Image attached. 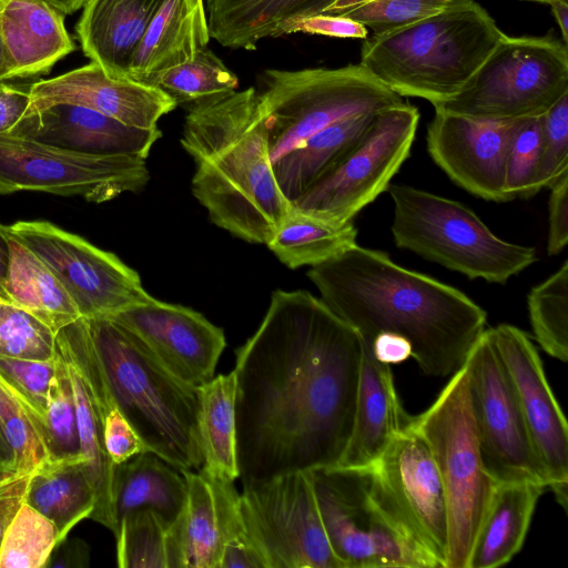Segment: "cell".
Instances as JSON below:
<instances>
[{
    "label": "cell",
    "instance_id": "1",
    "mask_svg": "<svg viewBox=\"0 0 568 568\" xmlns=\"http://www.w3.org/2000/svg\"><path fill=\"white\" fill-rule=\"evenodd\" d=\"M364 341L321 298L276 290L236 351L235 418L243 488L336 466L351 436Z\"/></svg>",
    "mask_w": 568,
    "mask_h": 568
},
{
    "label": "cell",
    "instance_id": "2",
    "mask_svg": "<svg viewBox=\"0 0 568 568\" xmlns=\"http://www.w3.org/2000/svg\"><path fill=\"white\" fill-rule=\"evenodd\" d=\"M321 300L371 342L382 332L405 337L430 376L453 375L486 329L487 314L465 293L354 244L311 266Z\"/></svg>",
    "mask_w": 568,
    "mask_h": 568
},
{
    "label": "cell",
    "instance_id": "3",
    "mask_svg": "<svg viewBox=\"0 0 568 568\" xmlns=\"http://www.w3.org/2000/svg\"><path fill=\"white\" fill-rule=\"evenodd\" d=\"M181 145L193 159L192 193L217 227L266 244L291 207L280 191L255 88L186 108Z\"/></svg>",
    "mask_w": 568,
    "mask_h": 568
},
{
    "label": "cell",
    "instance_id": "4",
    "mask_svg": "<svg viewBox=\"0 0 568 568\" xmlns=\"http://www.w3.org/2000/svg\"><path fill=\"white\" fill-rule=\"evenodd\" d=\"M503 33L475 0H450L432 17L364 39L359 64L398 95L434 105L468 83Z\"/></svg>",
    "mask_w": 568,
    "mask_h": 568
},
{
    "label": "cell",
    "instance_id": "5",
    "mask_svg": "<svg viewBox=\"0 0 568 568\" xmlns=\"http://www.w3.org/2000/svg\"><path fill=\"white\" fill-rule=\"evenodd\" d=\"M112 396L149 452L175 469H200L197 394L111 317L87 318Z\"/></svg>",
    "mask_w": 568,
    "mask_h": 568
},
{
    "label": "cell",
    "instance_id": "6",
    "mask_svg": "<svg viewBox=\"0 0 568 568\" xmlns=\"http://www.w3.org/2000/svg\"><path fill=\"white\" fill-rule=\"evenodd\" d=\"M331 548L343 568H442L373 467L308 471Z\"/></svg>",
    "mask_w": 568,
    "mask_h": 568
},
{
    "label": "cell",
    "instance_id": "7",
    "mask_svg": "<svg viewBox=\"0 0 568 568\" xmlns=\"http://www.w3.org/2000/svg\"><path fill=\"white\" fill-rule=\"evenodd\" d=\"M397 247L476 280L505 284L537 261L534 247L499 239L466 205L405 184H389Z\"/></svg>",
    "mask_w": 568,
    "mask_h": 568
},
{
    "label": "cell",
    "instance_id": "8",
    "mask_svg": "<svg viewBox=\"0 0 568 568\" xmlns=\"http://www.w3.org/2000/svg\"><path fill=\"white\" fill-rule=\"evenodd\" d=\"M407 426L427 444L447 503L446 568H467L471 547L496 483L486 473L478 446L467 359L435 402Z\"/></svg>",
    "mask_w": 568,
    "mask_h": 568
},
{
    "label": "cell",
    "instance_id": "9",
    "mask_svg": "<svg viewBox=\"0 0 568 568\" xmlns=\"http://www.w3.org/2000/svg\"><path fill=\"white\" fill-rule=\"evenodd\" d=\"M257 90L271 160L301 146L328 125L405 102L362 64L265 70Z\"/></svg>",
    "mask_w": 568,
    "mask_h": 568
},
{
    "label": "cell",
    "instance_id": "10",
    "mask_svg": "<svg viewBox=\"0 0 568 568\" xmlns=\"http://www.w3.org/2000/svg\"><path fill=\"white\" fill-rule=\"evenodd\" d=\"M568 93L567 44L554 36L510 37L495 49L468 83L435 111L508 121L545 113Z\"/></svg>",
    "mask_w": 568,
    "mask_h": 568
},
{
    "label": "cell",
    "instance_id": "11",
    "mask_svg": "<svg viewBox=\"0 0 568 568\" xmlns=\"http://www.w3.org/2000/svg\"><path fill=\"white\" fill-rule=\"evenodd\" d=\"M418 122V109L406 101L379 111L348 152L292 206L334 224L352 222L387 190L409 156Z\"/></svg>",
    "mask_w": 568,
    "mask_h": 568
},
{
    "label": "cell",
    "instance_id": "12",
    "mask_svg": "<svg viewBox=\"0 0 568 568\" xmlns=\"http://www.w3.org/2000/svg\"><path fill=\"white\" fill-rule=\"evenodd\" d=\"M149 181L146 159L140 156L89 154L0 134V194L33 191L103 203L140 192Z\"/></svg>",
    "mask_w": 568,
    "mask_h": 568
},
{
    "label": "cell",
    "instance_id": "13",
    "mask_svg": "<svg viewBox=\"0 0 568 568\" xmlns=\"http://www.w3.org/2000/svg\"><path fill=\"white\" fill-rule=\"evenodd\" d=\"M244 525L267 568H343L326 536L308 471L243 488Z\"/></svg>",
    "mask_w": 568,
    "mask_h": 568
},
{
    "label": "cell",
    "instance_id": "14",
    "mask_svg": "<svg viewBox=\"0 0 568 568\" xmlns=\"http://www.w3.org/2000/svg\"><path fill=\"white\" fill-rule=\"evenodd\" d=\"M7 227L59 278L81 317H111L153 298L135 270L77 234L48 221H18Z\"/></svg>",
    "mask_w": 568,
    "mask_h": 568
},
{
    "label": "cell",
    "instance_id": "15",
    "mask_svg": "<svg viewBox=\"0 0 568 568\" xmlns=\"http://www.w3.org/2000/svg\"><path fill=\"white\" fill-rule=\"evenodd\" d=\"M476 435L486 473L496 483H537L548 489L547 473L530 440L514 390L485 329L468 357Z\"/></svg>",
    "mask_w": 568,
    "mask_h": 568
},
{
    "label": "cell",
    "instance_id": "16",
    "mask_svg": "<svg viewBox=\"0 0 568 568\" xmlns=\"http://www.w3.org/2000/svg\"><path fill=\"white\" fill-rule=\"evenodd\" d=\"M557 503L568 505V426L530 337L510 324L488 328Z\"/></svg>",
    "mask_w": 568,
    "mask_h": 568
},
{
    "label": "cell",
    "instance_id": "17",
    "mask_svg": "<svg viewBox=\"0 0 568 568\" xmlns=\"http://www.w3.org/2000/svg\"><path fill=\"white\" fill-rule=\"evenodd\" d=\"M55 352L64 363L71 381L81 453L95 491V506L90 518L113 532L112 483L115 465L105 449L103 420L108 409L116 403L87 318L80 317L57 332Z\"/></svg>",
    "mask_w": 568,
    "mask_h": 568
},
{
    "label": "cell",
    "instance_id": "18",
    "mask_svg": "<svg viewBox=\"0 0 568 568\" xmlns=\"http://www.w3.org/2000/svg\"><path fill=\"white\" fill-rule=\"evenodd\" d=\"M111 318L183 383L196 388L214 377L226 346L225 334L193 308L153 297Z\"/></svg>",
    "mask_w": 568,
    "mask_h": 568
},
{
    "label": "cell",
    "instance_id": "19",
    "mask_svg": "<svg viewBox=\"0 0 568 568\" xmlns=\"http://www.w3.org/2000/svg\"><path fill=\"white\" fill-rule=\"evenodd\" d=\"M372 467L419 541L446 568V495L425 440L406 426Z\"/></svg>",
    "mask_w": 568,
    "mask_h": 568
},
{
    "label": "cell",
    "instance_id": "20",
    "mask_svg": "<svg viewBox=\"0 0 568 568\" xmlns=\"http://www.w3.org/2000/svg\"><path fill=\"white\" fill-rule=\"evenodd\" d=\"M515 120L493 121L435 111L427 128L434 162L467 192L486 201H509L506 161Z\"/></svg>",
    "mask_w": 568,
    "mask_h": 568
},
{
    "label": "cell",
    "instance_id": "21",
    "mask_svg": "<svg viewBox=\"0 0 568 568\" xmlns=\"http://www.w3.org/2000/svg\"><path fill=\"white\" fill-rule=\"evenodd\" d=\"M58 103L85 106L128 125L153 129L176 102L158 87L110 77L92 62L31 83L28 114Z\"/></svg>",
    "mask_w": 568,
    "mask_h": 568
},
{
    "label": "cell",
    "instance_id": "22",
    "mask_svg": "<svg viewBox=\"0 0 568 568\" xmlns=\"http://www.w3.org/2000/svg\"><path fill=\"white\" fill-rule=\"evenodd\" d=\"M71 151L146 159L162 136L159 128L128 125L92 109L58 103L24 115L9 132Z\"/></svg>",
    "mask_w": 568,
    "mask_h": 568
},
{
    "label": "cell",
    "instance_id": "23",
    "mask_svg": "<svg viewBox=\"0 0 568 568\" xmlns=\"http://www.w3.org/2000/svg\"><path fill=\"white\" fill-rule=\"evenodd\" d=\"M409 418L398 398L390 365L378 362L364 341L353 427L336 466L371 467Z\"/></svg>",
    "mask_w": 568,
    "mask_h": 568
},
{
    "label": "cell",
    "instance_id": "24",
    "mask_svg": "<svg viewBox=\"0 0 568 568\" xmlns=\"http://www.w3.org/2000/svg\"><path fill=\"white\" fill-rule=\"evenodd\" d=\"M164 0H85L75 26L87 58L110 77L128 79L139 44Z\"/></svg>",
    "mask_w": 568,
    "mask_h": 568
},
{
    "label": "cell",
    "instance_id": "25",
    "mask_svg": "<svg viewBox=\"0 0 568 568\" xmlns=\"http://www.w3.org/2000/svg\"><path fill=\"white\" fill-rule=\"evenodd\" d=\"M0 33L21 79L49 73L75 50L64 14L42 0H1Z\"/></svg>",
    "mask_w": 568,
    "mask_h": 568
},
{
    "label": "cell",
    "instance_id": "26",
    "mask_svg": "<svg viewBox=\"0 0 568 568\" xmlns=\"http://www.w3.org/2000/svg\"><path fill=\"white\" fill-rule=\"evenodd\" d=\"M210 39L204 0H164L132 58L128 79L153 85L162 72L207 48Z\"/></svg>",
    "mask_w": 568,
    "mask_h": 568
},
{
    "label": "cell",
    "instance_id": "27",
    "mask_svg": "<svg viewBox=\"0 0 568 568\" xmlns=\"http://www.w3.org/2000/svg\"><path fill=\"white\" fill-rule=\"evenodd\" d=\"M187 497L184 476L152 452L115 465L112 483L113 535L130 514L150 509L168 529L182 513Z\"/></svg>",
    "mask_w": 568,
    "mask_h": 568
},
{
    "label": "cell",
    "instance_id": "28",
    "mask_svg": "<svg viewBox=\"0 0 568 568\" xmlns=\"http://www.w3.org/2000/svg\"><path fill=\"white\" fill-rule=\"evenodd\" d=\"M211 39L230 49L254 50L286 34L295 20L321 13L334 0H204Z\"/></svg>",
    "mask_w": 568,
    "mask_h": 568
},
{
    "label": "cell",
    "instance_id": "29",
    "mask_svg": "<svg viewBox=\"0 0 568 568\" xmlns=\"http://www.w3.org/2000/svg\"><path fill=\"white\" fill-rule=\"evenodd\" d=\"M547 487L537 483L496 484L475 537L467 568H496L521 549L536 505Z\"/></svg>",
    "mask_w": 568,
    "mask_h": 568
},
{
    "label": "cell",
    "instance_id": "30",
    "mask_svg": "<svg viewBox=\"0 0 568 568\" xmlns=\"http://www.w3.org/2000/svg\"><path fill=\"white\" fill-rule=\"evenodd\" d=\"M187 486L185 506L166 529V568H219L223 540L209 478L201 471H181Z\"/></svg>",
    "mask_w": 568,
    "mask_h": 568
},
{
    "label": "cell",
    "instance_id": "31",
    "mask_svg": "<svg viewBox=\"0 0 568 568\" xmlns=\"http://www.w3.org/2000/svg\"><path fill=\"white\" fill-rule=\"evenodd\" d=\"M24 503L54 524L60 541L67 538L77 524L90 518L95 506L84 457L47 459L33 471Z\"/></svg>",
    "mask_w": 568,
    "mask_h": 568
},
{
    "label": "cell",
    "instance_id": "32",
    "mask_svg": "<svg viewBox=\"0 0 568 568\" xmlns=\"http://www.w3.org/2000/svg\"><path fill=\"white\" fill-rule=\"evenodd\" d=\"M364 113L335 122L273 163L277 186L288 202L324 176L359 140L373 122Z\"/></svg>",
    "mask_w": 568,
    "mask_h": 568
},
{
    "label": "cell",
    "instance_id": "33",
    "mask_svg": "<svg viewBox=\"0 0 568 568\" xmlns=\"http://www.w3.org/2000/svg\"><path fill=\"white\" fill-rule=\"evenodd\" d=\"M235 372L220 374L196 387L200 471L221 479L239 478L235 418Z\"/></svg>",
    "mask_w": 568,
    "mask_h": 568
},
{
    "label": "cell",
    "instance_id": "34",
    "mask_svg": "<svg viewBox=\"0 0 568 568\" xmlns=\"http://www.w3.org/2000/svg\"><path fill=\"white\" fill-rule=\"evenodd\" d=\"M10 301L54 332L81 317L59 278L24 244L10 235V266L6 281Z\"/></svg>",
    "mask_w": 568,
    "mask_h": 568
},
{
    "label": "cell",
    "instance_id": "35",
    "mask_svg": "<svg viewBox=\"0 0 568 568\" xmlns=\"http://www.w3.org/2000/svg\"><path fill=\"white\" fill-rule=\"evenodd\" d=\"M353 222L334 224L302 213L291 204L266 246L291 270L321 264L356 244Z\"/></svg>",
    "mask_w": 568,
    "mask_h": 568
},
{
    "label": "cell",
    "instance_id": "36",
    "mask_svg": "<svg viewBox=\"0 0 568 568\" xmlns=\"http://www.w3.org/2000/svg\"><path fill=\"white\" fill-rule=\"evenodd\" d=\"M153 85L168 93L178 105L187 108L235 91L239 79L205 48L193 59L162 72Z\"/></svg>",
    "mask_w": 568,
    "mask_h": 568
},
{
    "label": "cell",
    "instance_id": "37",
    "mask_svg": "<svg viewBox=\"0 0 568 568\" xmlns=\"http://www.w3.org/2000/svg\"><path fill=\"white\" fill-rule=\"evenodd\" d=\"M534 337L551 357L568 361V261L527 297Z\"/></svg>",
    "mask_w": 568,
    "mask_h": 568
},
{
    "label": "cell",
    "instance_id": "38",
    "mask_svg": "<svg viewBox=\"0 0 568 568\" xmlns=\"http://www.w3.org/2000/svg\"><path fill=\"white\" fill-rule=\"evenodd\" d=\"M59 542L54 524L24 503L3 536L0 568H47Z\"/></svg>",
    "mask_w": 568,
    "mask_h": 568
},
{
    "label": "cell",
    "instance_id": "39",
    "mask_svg": "<svg viewBox=\"0 0 568 568\" xmlns=\"http://www.w3.org/2000/svg\"><path fill=\"white\" fill-rule=\"evenodd\" d=\"M0 428L12 450L14 469L33 471L48 458L42 418L0 379Z\"/></svg>",
    "mask_w": 568,
    "mask_h": 568
},
{
    "label": "cell",
    "instance_id": "40",
    "mask_svg": "<svg viewBox=\"0 0 568 568\" xmlns=\"http://www.w3.org/2000/svg\"><path fill=\"white\" fill-rule=\"evenodd\" d=\"M48 459L83 456L71 381L55 352V373L51 381L47 409L42 418Z\"/></svg>",
    "mask_w": 568,
    "mask_h": 568
},
{
    "label": "cell",
    "instance_id": "41",
    "mask_svg": "<svg viewBox=\"0 0 568 568\" xmlns=\"http://www.w3.org/2000/svg\"><path fill=\"white\" fill-rule=\"evenodd\" d=\"M202 474L212 485L221 523L223 550L219 568H267L263 556L248 538L234 481Z\"/></svg>",
    "mask_w": 568,
    "mask_h": 568
},
{
    "label": "cell",
    "instance_id": "42",
    "mask_svg": "<svg viewBox=\"0 0 568 568\" xmlns=\"http://www.w3.org/2000/svg\"><path fill=\"white\" fill-rule=\"evenodd\" d=\"M114 537L120 568H166V528L154 511L130 514Z\"/></svg>",
    "mask_w": 568,
    "mask_h": 568
},
{
    "label": "cell",
    "instance_id": "43",
    "mask_svg": "<svg viewBox=\"0 0 568 568\" xmlns=\"http://www.w3.org/2000/svg\"><path fill=\"white\" fill-rule=\"evenodd\" d=\"M55 335L57 332L23 307L0 300V356L52 359Z\"/></svg>",
    "mask_w": 568,
    "mask_h": 568
},
{
    "label": "cell",
    "instance_id": "44",
    "mask_svg": "<svg viewBox=\"0 0 568 568\" xmlns=\"http://www.w3.org/2000/svg\"><path fill=\"white\" fill-rule=\"evenodd\" d=\"M541 122L539 116L514 121L506 161L505 191L508 200L527 199L537 193L540 161Z\"/></svg>",
    "mask_w": 568,
    "mask_h": 568
},
{
    "label": "cell",
    "instance_id": "45",
    "mask_svg": "<svg viewBox=\"0 0 568 568\" xmlns=\"http://www.w3.org/2000/svg\"><path fill=\"white\" fill-rule=\"evenodd\" d=\"M54 373L55 355L48 361L0 356L1 382L41 418L47 409Z\"/></svg>",
    "mask_w": 568,
    "mask_h": 568
},
{
    "label": "cell",
    "instance_id": "46",
    "mask_svg": "<svg viewBox=\"0 0 568 568\" xmlns=\"http://www.w3.org/2000/svg\"><path fill=\"white\" fill-rule=\"evenodd\" d=\"M541 149L536 190L552 185L568 172V93L540 115Z\"/></svg>",
    "mask_w": 568,
    "mask_h": 568
},
{
    "label": "cell",
    "instance_id": "47",
    "mask_svg": "<svg viewBox=\"0 0 568 568\" xmlns=\"http://www.w3.org/2000/svg\"><path fill=\"white\" fill-rule=\"evenodd\" d=\"M450 0H374L344 14L373 34L389 32L432 17L444 10Z\"/></svg>",
    "mask_w": 568,
    "mask_h": 568
},
{
    "label": "cell",
    "instance_id": "48",
    "mask_svg": "<svg viewBox=\"0 0 568 568\" xmlns=\"http://www.w3.org/2000/svg\"><path fill=\"white\" fill-rule=\"evenodd\" d=\"M103 436L106 453L114 465L149 452L116 404L110 407L104 416Z\"/></svg>",
    "mask_w": 568,
    "mask_h": 568
},
{
    "label": "cell",
    "instance_id": "49",
    "mask_svg": "<svg viewBox=\"0 0 568 568\" xmlns=\"http://www.w3.org/2000/svg\"><path fill=\"white\" fill-rule=\"evenodd\" d=\"M307 33L339 39H366L368 29L362 23L339 14L317 13L293 21L286 34Z\"/></svg>",
    "mask_w": 568,
    "mask_h": 568
},
{
    "label": "cell",
    "instance_id": "50",
    "mask_svg": "<svg viewBox=\"0 0 568 568\" xmlns=\"http://www.w3.org/2000/svg\"><path fill=\"white\" fill-rule=\"evenodd\" d=\"M547 253L556 255L568 243V172L550 185Z\"/></svg>",
    "mask_w": 568,
    "mask_h": 568
},
{
    "label": "cell",
    "instance_id": "51",
    "mask_svg": "<svg viewBox=\"0 0 568 568\" xmlns=\"http://www.w3.org/2000/svg\"><path fill=\"white\" fill-rule=\"evenodd\" d=\"M33 471H0V547L8 527L24 504Z\"/></svg>",
    "mask_w": 568,
    "mask_h": 568
},
{
    "label": "cell",
    "instance_id": "52",
    "mask_svg": "<svg viewBox=\"0 0 568 568\" xmlns=\"http://www.w3.org/2000/svg\"><path fill=\"white\" fill-rule=\"evenodd\" d=\"M30 88L31 83L0 81V134L9 133L27 113Z\"/></svg>",
    "mask_w": 568,
    "mask_h": 568
},
{
    "label": "cell",
    "instance_id": "53",
    "mask_svg": "<svg viewBox=\"0 0 568 568\" xmlns=\"http://www.w3.org/2000/svg\"><path fill=\"white\" fill-rule=\"evenodd\" d=\"M367 343L374 357L387 365L399 364L412 356L410 343L405 337L395 333H378Z\"/></svg>",
    "mask_w": 568,
    "mask_h": 568
},
{
    "label": "cell",
    "instance_id": "54",
    "mask_svg": "<svg viewBox=\"0 0 568 568\" xmlns=\"http://www.w3.org/2000/svg\"><path fill=\"white\" fill-rule=\"evenodd\" d=\"M90 562V550L85 541L79 538H64L60 541L47 565V568H84Z\"/></svg>",
    "mask_w": 568,
    "mask_h": 568
},
{
    "label": "cell",
    "instance_id": "55",
    "mask_svg": "<svg viewBox=\"0 0 568 568\" xmlns=\"http://www.w3.org/2000/svg\"><path fill=\"white\" fill-rule=\"evenodd\" d=\"M10 266V234L8 227L0 224V300L11 302L6 292V281Z\"/></svg>",
    "mask_w": 568,
    "mask_h": 568
},
{
    "label": "cell",
    "instance_id": "56",
    "mask_svg": "<svg viewBox=\"0 0 568 568\" xmlns=\"http://www.w3.org/2000/svg\"><path fill=\"white\" fill-rule=\"evenodd\" d=\"M548 6L559 26L562 42L568 43V0H554Z\"/></svg>",
    "mask_w": 568,
    "mask_h": 568
},
{
    "label": "cell",
    "instance_id": "57",
    "mask_svg": "<svg viewBox=\"0 0 568 568\" xmlns=\"http://www.w3.org/2000/svg\"><path fill=\"white\" fill-rule=\"evenodd\" d=\"M374 0H334L321 13L344 14Z\"/></svg>",
    "mask_w": 568,
    "mask_h": 568
},
{
    "label": "cell",
    "instance_id": "58",
    "mask_svg": "<svg viewBox=\"0 0 568 568\" xmlns=\"http://www.w3.org/2000/svg\"><path fill=\"white\" fill-rule=\"evenodd\" d=\"M1 3V2H0ZM16 71L12 65V62L9 58V54L6 50L4 43L0 33V81H8L11 79H16Z\"/></svg>",
    "mask_w": 568,
    "mask_h": 568
},
{
    "label": "cell",
    "instance_id": "59",
    "mask_svg": "<svg viewBox=\"0 0 568 568\" xmlns=\"http://www.w3.org/2000/svg\"><path fill=\"white\" fill-rule=\"evenodd\" d=\"M8 469H14V459L0 428V471Z\"/></svg>",
    "mask_w": 568,
    "mask_h": 568
},
{
    "label": "cell",
    "instance_id": "60",
    "mask_svg": "<svg viewBox=\"0 0 568 568\" xmlns=\"http://www.w3.org/2000/svg\"><path fill=\"white\" fill-rule=\"evenodd\" d=\"M58 10L63 14H71L78 11L85 2V0H42Z\"/></svg>",
    "mask_w": 568,
    "mask_h": 568
},
{
    "label": "cell",
    "instance_id": "61",
    "mask_svg": "<svg viewBox=\"0 0 568 568\" xmlns=\"http://www.w3.org/2000/svg\"><path fill=\"white\" fill-rule=\"evenodd\" d=\"M524 1H532V2H539V3H546V4H548V3H550V2H551V1H554V0H524Z\"/></svg>",
    "mask_w": 568,
    "mask_h": 568
},
{
    "label": "cell",
    "instance_id": "62",
    "mask_svg": "<svg viewBox=\"0 0 568 568\" xmlns=\"http://www.w3.org/2000/svg\"><path fill=\"white\" fill-rule=\"evenodd\" d=\"M0 2H1V0H0Z\"/></svg>",
    "mask_w": 568,
    "mask_h": 568
}]
</instances>
